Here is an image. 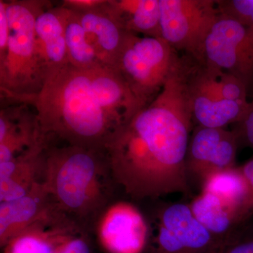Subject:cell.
Listing matches in <instances>:
<instances>
[{"label": "cell", "instance_id": "cell-28", "mask_svg": "<svg viewBox=\"0 0 253 253\" xmlns=\"http://www.w3.org/2000/svg\"><path fill=\"white\" fill-rule=\"evenodd\" d=\"M239 168L249 187L250 208L253 216V158L246 161L243 166H239Z\"/></svg>", "mask_w": 253, "mask_h": 253}, {"label": "cell", "instance_id": "cell-17", "mask_svg": "<svg viewBox=\"0 0 253 253\" xmlns=\"http://www.w3.org/2000/svg\"><path fill=\"white\" fill-rule=\"evenodd\" d=\"M104 8L127 33L161 38L160 0H106Z\"/></svg>", "mask_w": 253, "mask_h": 253}, {"label": "cell", "instance_id": "cell-10", "mask_svg": "<svg viewBox=\"0 0 253 253\" xmlns=\"http://www.w3.org/2000/svg\"><path fill=\"white\" fill-rule=\"evenodd\" d=\"M239 149L237 136L231 129L194 126L186 159L189 182L196 180L202 186L214 173L236 167Z\"/></svg>", "mask_w": 253, "mask_h": 253}, {"label": "cell", "instance_id": "cell-9", "mask_svg": "<svg viewBox=\"0 0 253 253\" xmlns=\"http://www.w3.org/2000/svg\"><path fill=\"white\" fill-rule=\"evenodd\" d=\"M220 71L191 57L188 83L194 126L226 128L239 122L247 111L250 101L223 99L218 86Z\"/></svg>", "mask_w": 253, "mask_h": 253}, {"label": "cell", "instance_id": "cell-20", "mask_svg": "<svg viewBox=\"0 0 253 253\" xmlns=\"http://www.w3.org/2000/svg\"><path fill=\"white\" fill-rule=\"evenodd\" d=\"M202 191L214 195L222 204L235 211L244 222L252 219L249 187L239 167L210 176L203 183Z\"/></svg>", "mask_w": 253, "mask_h": 253}, {"label": "cell", "instance_id": "cell-27", "mask_svg": "<svg viewBox=\"0 0 253 253\" xmlns=\"http://www.w3.org/2000/svg\"><path fill=\"white\" fill-rule=\"evenodd\" d=\"M106 0H63L60 4L78 12H86L101 8Z\"/></svg>", "mask_w": 253, "mask_h": 253}, {"label": "cell", "instance_id": "cell-1", "mask_svg": "<svg viewBox=\"0 0 253 253\" xmlns=\"http://www.w3.org/2000/svg\"><path fill=\"white\" fill-rule=\"evenodd\" d=\"M189 56L177 54L162 91L123 125L105 148L118 186L134 201L191 194L186 154L194 127Z\"/></svg>", "mask_w": 253, "mask_h": 253}, {"label": "cell", "instance_id": "cell-18", "mask_svg": "<svg viewBox=\"0 0 253 253\" xmlns=\"http://www.w3.org/2000/svg\"><path fill=\"white\" fill-rule=\"evenodd\" d=\"M46 149L40 154L0 163V203L20 199L42 183Z\"/></svg>", "mask_w": 253, "mask_h": 253}, {"label": "cell", "instance_id": "cell-5", "mask_svg": "<svg viewBox=\"0 0 253 253\" xmlns=\"http://www.w3.org/2000/svg\"><path fill=\"white\" fill-rule=\"evenodd\" d=\"M177 54L163 38L127 33L113 70L142 109L162 91Z\"/></svg>", "mask_w": 253, "mask_h": 253}, {"label": "cell", "instance_id": "cell-23", "mask_svg": "<svg viewBox=\"0 0 253 253\" xmlns=\"http://www.w3.org/2000/svg\"><path fill=\"white\" fill-rule=\"evenodd\" d=\"M218 86L223 99L238 102H249V96L244 83L239 78L220 71L218 76Z\"/></svg>", "mask_w": 253, "mask_h": 253}, {"label": "cell", "instance_id": "cell-7", "mask_svg": "<svg viewBox=\"0 0 253 253\" xmlns=\"http://www.w3.org/2000/svg\"><path fill=\"white\" fill-rule=\"evenodd\" d=\"M161 34L179 54L204 62V46L219 16L216 0H160Z\"/></svg>", "mask_w": 253, "mask_h": 253}, {"label": "cell", "instance_id": "cell-3", "mask_svg": "<svg viewBox=\"0 0 253 253\" xmlns=\"http://www.w3.org/2000/svg\"><path fill=\"white\" fill-rule=\"evenodd\" d=\"M42 183L54 206L89 231L118 186L105 150L54 139L46 149Z\"/></svg>", "mask_w": 253, "mask_h": 253}, {"label": "cell", "instance_id": "cell-19", "mask_svg": "<svg viewBox=\"0 0 253 253\" xmlns=\"http://www.w3.org/2000/svg\"><path fill=\"white\" fill-rule=\"evenodd\" d=\"M189 206L200 223L226 244L246 224L235 211L221 204L215 196L206 191H201Z\"/></svg>", "mask_w": 253, "mask_h": 253}, {"label": "cell", "instance_id": "cell-22", "mask_svg": "<svg viewBox=\"0 0 253 253\" xmlns=\"http://www.w3.org/2000/svg\"><path fill=\"white\" fill-rule=\"evenodd\" d=\"M219 14L253 31V0H216Z\"/></svg>", "mask_w": 253, "mask_h": 253}, {"label": "cell", "instance_id": "cell-25", "mask_svg": "<svg viewBox=\"0 0 253 253\" xmlns=\"http://www.w3.org/2000/svg\"><path fill=\"white\" fill-rule=\"evenodd\" d=\"M251 220L241 226L222 253H253V226Z\"/></svg>", "mask_w": 253, "mask_h": 253}, {"label": "cell", "instance_id": "cell-15", "mask_svg": "<svg viewBox=\"0 0 253 253\" xmlns=\"http://www.w3.org/2000/svg\"><path fill=\"white\" fill-rule=\"evenodd\" d=\"M35 31L50 74L69 63L59 4L36 0Z\"/></svg>", "mask_w": 253, "mask_h": 253}, {"label": "cell", "instance_id": "cell-4", "mask_svg": "<svg viewBox=\"0 0 253 253\" xmlns=\"http://www.w3.org/2000/svg\"><path fill=\"white\" fill-rule=\"evenodd\" d=\"M4 1L8 36L0 48L1 99L29 103L50 76L35 31L36 0Z\"/></svg>", "mask_w": 253, "mask_h": 253}, {"label": "cell", "instance_id": "cell-11", "mask_svg": "<svg viewBox=\"0 0 253 253\" xmlns=\"http://www.w3.org/2000/svg\"><path fill=\"white\" fill-rule=\"evenodd\" d=\"M6 101L0 111V163L42 152L49 144L31 104Z\"/></svg>", "mask_w": 253, "mask_h": 253}, {"label": "cell", "instance_id": "cell-16", "mask_svg": "<svg viewBox=\"0 0 253 253\" xmlns=\"http://www.w3.org/2000/svg\"><path fill=\"white\" fill-rule=\"evenodd\" d=\"M42 183L20 199L0 204V245L3 248L13 236L27 227L53 206Z\"/></svg>", "mask_w": 253, "mask_h": 253}, {"label": "cell", "instance_id": "cell-12", "mask_svg": "<svg viewBox=\"0 0 253 253\" xmlns=\"http://www.w3.org/2000/svg\"><path fill=\"white\" fill-rule=\"evenodd\" d=\"M98 241L109 253H143L149 236L147 219L134 205L112 203L94 227Z\"/></svg>", "mask_w": 253, "mask_h": 253}, {"label": "cell", "instance_id": "cell-6", "mask_svg": "<svg viewBox=\"0 0 253 253\" xmlns=\"http://www.w3.org/2000/svg\"><path fill=\"white\" fill-rule=\"evenodd\" d=\"M147 219V253H222L226 243L195 217L189 204L161 202Z\"/></svg>", "mask_w": 253, "mask_h": 253}, {"label": "cell", "instance_id": "cell-2", "mask_svg": "<svg viewBox=\"0 0 253 253\" xmlns=\"http://www.w3.org/2000/svg\"><path fill=\"white\" fill-rule=\"evenodd\" d=\"M28 104L54 140L105 150L115 133L141 109L113 68L67 63L51 73Z\"/></svg>", "mask_w": 253, "mask_h": 253}, {"label": "cell", "instance_id": "cell-13", "mask_svg": "<svg viewBox=\"0 0 253 253\" xmlns=\"http://www.w3.org/2000/svg\"><path fill=\"white\" fill-rule=\"evenodd\" d=\"M83 231L88 230L53 205L13 236L3 247V253H58L69 240Z\"/></svg>", "mask_w": 253, "mask_h": 253}, {"label": "cell", "instance_id": "cell-26", "mask_svg": "<svg viewBox=\"0 0 253 253\" xmlns=\"http://www.w3.org/2000/svg\"><path fill=\"white\" fill-rule=\"evenodd\" d=\"M89 231H83L68 241L58 253H91Z\"/></svg>", "mask_w": 253, "mask_h": 253}, {"label": "cell", "instance_id": "cell-24", "mask_svg": "<svg viewBox=\"0 0 253 253\" xmlns=\"http://www.w3.org/2000/svg\"><path fill=\"white\" fill-rule=\"evenodd\" d=\"M231 130L237 136L240 148H250L253 151V96L249 107L239 122L232 125Z\"/></svg>", "mask_w": 253, "mask_h": 253}, {"label": "cell", "instance_id": "cell-14", "mask_svg": "<svg viewBox=\"0 0 253 253\" xmlns=\"http://www.w3.org/2000/svg\"><path fill=\"white\" fill-rule=\"evenodd\" d=\"M104 4L97 9L76 12L86 41L100 63L113 69L127 32L105 10Z\"/></svg>", "mask_w": 253, "mask_h": 253}, {"label": "cell", "instance_id": "cell-21", "mask_svg": "<svg viewBox=\"0 0 253 253\" xmlns=\"http://www.w3.org/2000/svg\"><path fill=\"white\" fill-rule=\"evenodd\" d=\"M59 7L69 63L81 68L104 66L100 63L94 50L86 41L78 13L64 7L60 3Z\"/></svg>", "mask_w": 253, "mask_h": 253}, {"label": "cell", "instance_id": "cell-8", "mask_svg": "<svg viewBox=\"0 0 253 253\" xmlns=\"http://www.w3.org/2000/svg\"><path fill=\"white\" fill-rule=\"evenodd\" d=\"M204 63L239 78L253 96V31L219 14L204 46Z\"/></svg>", "mask_w": 253, "mask_h": 253}]
</instances>
